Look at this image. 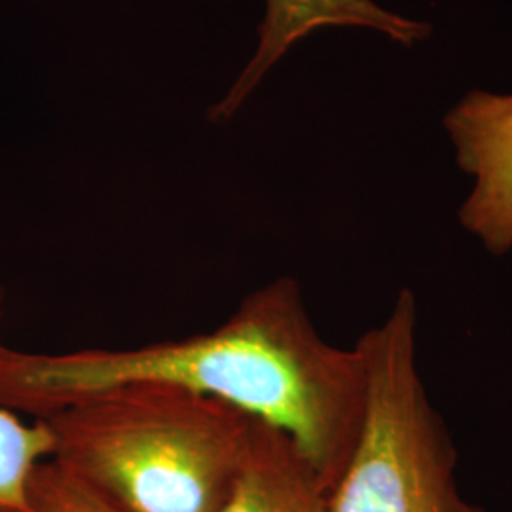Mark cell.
Returning a JSON list of instances; mask_svg holds the SVG:
<instances>
[{
	"label": "cell",
	"instance_id": "obj_1",
	"mask_svg": "<svg viewBox=\"0 0 512 512\" xmlns=\"http://www.w3.org/2000/svg\"><path fill=\"white\" fill-rule=\"evenodd\" d=\"M175 385L285 431L330 494L363 431L361 349L329 344L294 277L247 294L224 325L141 348L23 351L0 342V406L33 420L112 387Z\"/></svg>",
	"mask_w": 512,
	"mask_h": 512
},
{
	"label": "cell",
	"instance_id": "obj_4",
	"mask_svg": "<svg viewBox=\"0 0 512 512\" xmlns=\"http://www.w3.org/2000/svg\"><path fill=\"white\" fill-rule=\"evenodd\" d=\"M458 164L475 177L463 226L494 253L512 249V95L471 92L446 116Z\"/></svg>",
	"mask_w": 512,
	"mask_h": 512
},
{
	"label": "cell",
	"instance_id": "obj_5",
	"mask_svg": "<svg viewBox=\"0 0 512 512\" xmlns=\"http://www.w3.org/2000/svg\"><path fill=\"white\" fill-rule=\"evenodd\" d=\"M321 27H366L412 46L429 35V27L401 18L372 0H266L258 48L228 95L211 110V120H228L253 93L275 63L300 38Z\"/></svg>",
	"mask_w": 512,
	"mask_h": 512
},
{
	"label": "cell",
	"instance_id": "obj_8",
	"mask_svg": "<svg viewBox=\"0 0 512 512\" xmlns=\"http://www.w3.org/2000/svg\"><path fill=\"white\" fill-rule=\"evenodd\" d=\"M27 509L29 512H124L54 459L42 461L33 471L27 488Z\"/></svg>",
	"mask_w": 512,
	"mask_h": 512
},
{
	"label": "cell",
	"instance_id": "obj_7",
	"mask_svg": "<svg viewBox=\"0 0 512 512\" xmlns=\"http://www.w3.org/2000/svg\"><path fill=\"white\" fill-rule=\"evenodd\" d=\"M6 291L0 287V310ZM54 454V437L44 420H21L0 406V507L27 509L33 471Z\"/></svg>",
	"mask_w": 512,
	"mask_h": 512
},
{
	"label": "cell",
	"instance_id": "obj_9",
	"mask_svg": "<svg viewBox=\"0 0 512 512\" xmlns=\"http://www.w3.org/2000/svg\"><path fill=\"white\" fill-rule=\"evenodd\" d=\"M0 512H29V511H23V509H10V507H0Z\"/></svg>",
	"mask_w": 512,
	"mask_h": 512
},
{
	"label": "cell",
	"instance_id": "obj_2",
	"mask_svg": "<svg viewBox=\"0 0 512 512\" xmlns=\"http://www.w3.org/2000/svg\"><path fill=\"white\" fill-rule=\"evenodd\" d=\"M52 458L124 512H220L255 416L175 385L112 387L42 418Z\"/></svg>",
	"mask_w": 512,
	"mask_h": 512
},
{
	"label": "cell",
	"instance_id": "obj_3",
	"mask_svg": "<svg viewBox=\"0 0 512 512\" xmlns=\"http://www.w3.org/2000/svg\"><path fill=\"white\" fill-rule=\"evenodd\" d=\"M416 319L404 289L355 344L365 357V421L330 512H484L459 490L456 446L416 365Z\"/></svg>",
	"mask_w": 512,
	"mask_h": 512
},
{
	"label": "cell",
	"instance_id": "obj_6",
	"mask_svg": "<svg viewBox=\"0 0 512 512\" xmlns=\"http://www.w3.org/2000/svg\"><path fill=\"white\" fill-rule=\"evenodd\" d=\"M220 512H330L329 492L294 440L256 418L238 484Z\"/></svg>",
	"mask_w": 512,
	"mask_h": 512
}]
</instances>
